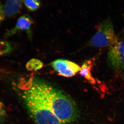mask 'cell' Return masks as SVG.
I'll list each match as a JSON object with an SVG mask.
<instances>
[{"label": "cell", "instance_id": "6da1fadb", "mask_svg": "<svg viewBox=\"0 0 124 124\" xmlns=\"http://www.w3.org/2000/svg\"><path fill=\"white\" fill-rule=\"evenodd\" d=\"M23 99L37 124H63L54 115L39 88L35 77L20 80L18 85Z\"/></svg>", "mask_w": 124, "mask_h": 124}, {"label": "cell", "instance_id": "7a4b0ae2", "mask_svg": "<svg viewBox=\"0 0 124 124\" xmlns=\"http://www.w3.org/2000/svg\"><path fill=\"white\" fill-rule=\"evenodd\" d=\"M39 88L57 118L63 124H72L77 119L78 112L74 102L59 90L36 77Z\"/></svg>", "mask_w": 124, "mask_h": 124}, {"label": "cell", "instance_id": "3957f363", "mask_svg": "<svg viewBox=\"0 0 124 124\" xmlns=\"http://www.w3.org/2000/svg\"><path fill=\"white\" fill-rule=\"evenodd\" d=\"M97 32L88 43V45L96 47L113 46L118 42L112 23L107 19L97 27Z\"/></svg>", "mask_w": 124, "mask_h": 124}, {"label": "cell", "instance_id": "277c9868", "mask_svg": "<svg viewBox=\"0 0 124 124\" xmlns=\"http://www.w3.org/2000/svg\"><path fill=\"white\" fill-rule=\"evenodd\" d=\"M108 62L112 69L119 73L124 72V41L118 42L109 49Z\"/></svg>", "mask_w": 124, "mask_h": 124}, {"label": "cell", "instance_id": "5b68a950", "mask_svg": "<svg viewBox=\"0 0 124 124\" xmlns=\"http://www.w3.org/2000/svg\"><path fill=\"white\" fill-rule=\"evenodd\" d=\"M50 65L58 75L65 77L74 76L81 69V67L75 63L62 59L54 60Z\"/></svg>", "mask_w": 124, "mask_h": 124}, {"label": "cell", "instance_id": "8992f818", "mask_svg": "<svg viewBox=\"0 0 124 124\" xmlns=\"http://www.w3.org/2000/svg\"><path fill=\"white\" fill-rule=\"evenodd\" d=\"M33 23V19L28 15L22 16L18 19L15 27L5 33V37L8 38L19 32L25 31L31 38L32 36L31 27Z\"/></svg>", "mask_w": 124, "mask_h": 124}, {"label": "cell", "instance_id": "52a82bcc", "mask_svg": "<svg viewBox=\"0 0 124 124\" xmlns=\"http://www.w3.org/2000/svg\"><path fill=\"white\" fill-rule=\"evenodd\" d=\"M24 0H6L4 5L5 17H11L17 14L22 7Z\"/></svg>", "mask_w": 124, "mask_h": 124}, {"label": "cell", "instance_id": "ba28073f", "mask_svg": "<svg viewBox=\"0 0 124 124\" xmlns=\"http://www.w3.org/2000/svg\"><path fill=\"white\" fill-rule=\"evenodd\" d=\"M92 66L93 65L91 61L89 60L85 61L81 67V69L79 71L80 74L91 84H94L95 80L92 76L91 73Z\"/></svg>", "mask_w": 124, "mask_h": 124}, {"label": "cell", "instance_id": "9c48e42d", "mask_svg": "<svg viewBox=\"0 0 124 124\" xmlns=\"http://www.w3.org/2000/svg\"><path fill=\"white\" fill-rule=\"evenodd\" d=\"M14 50V46L11 42L0 40V57L10 53Z\"/></svg>", "mask_w": 124, "mask_h": 124}, {"label": "cell", "instance_id": "30bf717a", "mask_svg": "<svg viewBox=\"0 0 124 124\" xmlns=\"http://www.w3.org/2000/svg\"><path fill=\"white\" fill-rule=\"evenodd\" d=\"M43 65V63L41 61L33 58L28 62L26 65V68L29 71H37L41 69Z\"/></svg>", "mask_w": 124, "mask_h": 124}, {"label": "cell", "instance_id": "8fae6325", "mask_svg": "<svg viewBox=\"0 0 124 124\" xmlns=\"http://www.w3.org/2000/svg\"><path fill=\"white\" fill-rule=\"evenodd\" d=\"M23 3L29 11H36L40 8L41 2L39 0H24Z\"/></svg>", "mask_w": 124, "mask_h": 124}, {"label": "cell", "instance_id": "7c38bea8", "mask_svg": "<svg viewBox=\"0 0 124 124\" xmlns=\"http://www.w3.org/2000/svg\"><path fill=\"white\" fill-rule=\"evenodd\" d=\"M7 116V111L5 106L0 100V124H5Z\"/></svg>", "mask_w": 124, "mask_h": 124}, {"label": "cell", "instance_id": "4fadbf2b", "mask_svg": "<svg viewBox=\"0 0 124 124\" xmlns=\"http://www.w3.org/2000/svg\"><path fill=\"white\" fill-rule=\"evenodd\" d=\"M5 18L4 6L2 5L0 1V25L4 20Z\"/></svg>", "mask_w": 124, "mask_h": 124}]
</instances>
